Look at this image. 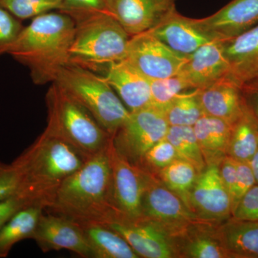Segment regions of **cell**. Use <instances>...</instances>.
<instances>
[{"label": "cell", "mask_w": 258, "mask_h": 258, "mask_svg": "<svg viewBox=\"0 0 258 258\" xmlns=\"http://www.w3.org/2000/svg\"><path fill=\"white\" fill-rule=\"evenodd\" d=\"M88 159L63 139L44 130L12 162L19 178L15 198L24 208L38 207L47 210L64 180L79 170Z\"/></svg>", "instance_id": "cell-1"}, {"label": "cell", "mask_w": 258, "mask_h": 258, "mask_svg": "<svg viewBox=\"0 0 258 258\" xmlns=\"http://www.w3.org/2000/svg\"><path fill=\"white\" fill-rule=\"evenodd\" d=\"M108 147L89 158L64 180L46 210L49 213L66 217L81 225L106 224L117 219Z\"/></svg>", "instance_id": "cell-2"}, {"label": "cell", "mask_w": 258, "mask_h": 258, "mask_svg": "<svg viewBox=\"0 0 258 258\" xmlns=\"http://www.w3.org/2000/svg\"><path fill=\"white\" fill-rule=\"evenodd\" d=\"M76 23L57 10L32 19L24 27L8 54L30 70L33 83H53L60 70L69 63V51Z\"/></svg>", "instance_id": "cell-3"}, {"label": "cell", "mask_w": 258, "mask_h": 258, "mask_svg": "<svg viewBox=\"0 0 258 258\" xmlns=\"http://www.w3.org/2000/svg\"><path fill=\"white\" fill-rule=\"evenodd\" d=\"M75 23L69 63L104 74L111 64L125 60L132 36L113 15H95Z\"/></svg>", "instance_id": "cell-4"}, {"label": "cell", "mask_w": 258, "mask_h": 258, "mask_svg": "<svg viewBox=\"0 0 258 258\" xmlns=\"http://www.w3.org/2000/svg\"><path fill=\"white\" fill-rule=\"evenodd\" d=\"M47 124L45 130L63 139L90 158L105 150L112 137L89 111L55 83L46 93Z\"/></svg>", "instance_id": "cell-5"}, {"label": "cell", "mask_w": 258, "mask_h": 258, "mask_svg": "<svg viewBox=\"0 0 258 258\" xmlns=\"http://www.w3.org/2000/svg\"><path fill=\"white\" fill-rule=\"evenodd\" d=\"M53 83L89 111L112 138L130 115L102 75L68 63L60 70Z\"/></svg>", "instance_id": "cell-6"}, {"label": "cell", "mask_w": 258, "mask_h": 258, "mask_svg": "<svg viewBox=\"0 0 258 258\" xmlns=\"http://www.w3.org/2000/svg\"><path fill=\"white\" fill-rule=\"evenodd\" d=\"M169 125L164 111L154 106L130 112L112 143L120 155L137 166L146 153L165 138Z\"/></svg>", "instance_id": "cell-7"}, {"label": "cell", "mask_w": 258, "mask_h": 258, "mask_svg": "<svg viewBox=\"0 0 258 258\" xmlns=\"http://www.w3.org/2000/svg\"><path fill=\"white\" fill-rule=\"evenodd\" d=\"M112 171V193L117 219L143 218L142 199L146 187L145 171L132 164L115 150L112 141L108 147Z\"/></svg>", "instance_id": "cell-8"}, {"label": "cell", "mask_w": 258, "mask_h": 258, "mask_svg": "<svg viewBox=\"0 0 258 258\" xmlns=\"http://www.w3.org/2000/svg\"><path fill=\"white\" fill-rule=\"evenodd\" d=\"M187 58L147 31L131 37L125 60L152 81L177 75Z\"/></svg>", "instance_id": "cell-9"}, {"label": "cell", "mask_w": 258, "mask_h": 258, "mask_svg": "<svg viewBox=\"0 0 258 258\" xmlns=\"http://www.w3.org/2000/svg\"><path fill=\"white\" fill-rule=\"evenodd\" d=\"M32 239L43 252L67 249L82 257L95 258L83 227L55 214H42Z\"/></svg>", "instance_id": "cell-10"}, {"label": "cell", "mask_w": 258, "mask_h": 258, "mask_svg": "<svg viewBox=\"0 0 258 258\" xmlns=\"http://www.w3.org/2000/svg\"><path fill=\"white\" fill-rule=\"evenodd\" d=\"M225 41L212 40L188 57L179 74L191 89H204L229 76L230 64L225 55Z\"/></svg>", "instance_id": "cell-11"}, {"label": "cell", "mask_w": 258, "mask_h": 258, "mask_svg": "<svg viewBox=\"0 0 258 258\" xmlns=\"http://www.w3.org/2000/svg\"><path fill=\"white\" fill-rule=\"evenodd\" d=\"M176 0H113L110 9L131 36L155 28L174 13Z\"/></svg>", "instance_id": "cell-12"}, {"label": "cell", "mask_w": 258, "mask_h": 258, "mask_svg": "<svg viewBox=\"0 0 258 258\" xmlns=\"http://www.w3.org/2000/svg\"><path fill=\"white\" fill-rule=\"evenodd\" d=\"M198 20L216 40H230L258 25V0H232L217 13Z\"/></svg>", "instance_id": "cell-13"}, {"label": "cell", "mask_w": 258, "mask_h": 258, "mask_svg": "<svg viewBox=\"0 0 258 258\" xmlns=\"http://www.w3.org/2000/svg\"><path fill=\"white\" fill-rule=\"evenodd\" d=\"M189 200L205 218L222 220L232 213V198L217 164H210L198 176L190 191Z\"/></svg>", "instance_id": "cell-14"}, {"label": "cell", "mask_w": 258, "mask_h": 258, "mask_svg": "<svg viewBox=\"0 0 258 258\" xmlns=\"http://www.w3.org/2000/svg\"><path fill=\"white\" fill-rule=\"evenodd\" d=\"M149 32L184 57H189L200 47L216 40L203 30L198 19L186 18L176 10Z\"/></svg>", "instance_id": "cell-15"}, {"label": "cell", "mask_w": 258, "mask_h": 258, "mask_svg": "<svg viewBox=\"0 0 258 258\" xmlns=\"http://www.w3.org/2000/svg\"><path fill=\"white\" fill-rule=\"evenodd\" d=\"M119 234L127 241L139 257H174L173 249L165 235L155 225L138 220H114L103 224Z\"/></svg>", "instance_id": "cell-16"}, {"label": "cell", "mask_w": 258, "mask_h": 258, "mask_svg": "<svg viewBox=\"0 0 258 258\" xmlns=\"http://www.w3.org/2000/svg\"><path fill=\"white\" fill-rule=\"evenodd\" d=\"M204 114L234 125L246 110L242 87L229 76L204 89L198 90Z\"/></svg>", "instance_id": "cell-17"}, {"label": "cell", "mask_w": 258, "mask_h": 258, "mask_svg": "<svg viewBox=\"0 0 258 258\" xmlns=\"http://www.w3.org/2000/svg\"><path fill=\"white\" fill-rule=\"evenodd\" d=\"M130 112L152 106L150 80L128 61L111 64L103 75Z\"/></svg>", "instance_id": "cell-18"}, {"label": "cell", "mask_w": 258, "mask_h": 258, "mask_svg": "<svg viewBox=\"0 0 258 258\" xmlns=\"http://www.w3.org/2000/svg\"><path fill=\"white\" fill-rule=\"evenodd\" d=\"M225 52L230 79L242 87L258 79V25L226 40Z\"/></svg>", "instance_id": "cell-19"}, {"label": "cell", "mask_w": 258, "mask_h": 258, "mask_svg": "<svg viewBox=\"0 0 258 258\" xmlns=\"http://www.w3.org/2000/svg\"><path fill=\"white\" fill-rule=\"evenodd\" d=\"M142 215L158 221H184L191 214L181 200L169 188L154 184L147 174L142 199Z\"/></svg>", "instance_id": "cell-20"}, {"label": "cell", "mask_w": 258, "mask_h": 258, "mask_svg": "<svg viewBox=\"0 0 258 258\" xmlns=\"http://www.w3.org/2000/svg\"><path fill=\"white\" fill-rule=\"evenodd\" d=\"M233 125L225 120L203 115L193 125L205 162L220 164L227 156Z\"/></svg>", "instance_id": "cell-21"}, {"label": "cell", "mask_w": 258, "mask_h": 258, "mask_svg": "<svg viewBox=\"0 0 258 258\" xmlns=\"http://www.w3.org/2000/svg\"><path fill=\"white\" fill-rule=\"evenodd\" d=\"M220 240L229 256L258 257V220L234 219L222 227Z\"/></svg>", "instance_id": "cell-22"}, {"label": "cell", "mask_w": 258, "mask_h": 258, "mask_svg": "<svg viewBox=\"0 0 258 258\" xmlns=\"http://www.w3.org/2000/svg\"><path fill=\"white\" fill-rule=\"evenodd\" d=\"M81 226L95 258L139 257L123 237L106 225L93 223Z\"/></svg>", "instance_id": "cell-23"}, {"label": "cell", "mask_w": 258, "mask_h": 258, "mask_svg": "<svg viewBox=\"0 0 258 258\" xmlns=\"http://www.w3.org/2000/svg\"><path fill=\"white\" fill-rule=\"evenodd\" d=\"M43 211L38 207L21 209L0 229V257H7L20 241L32 238Z\"/></svg>", "instance_id": "cell-24"}, {"label": "cell", "mask_w": 258, "mask_h": 258, "mask_svg": "<svg viewBox=\"0 0 258 258\" xmlns=\"http://www.w3.org/2000/svg\"><path fill=\"white\" fill-rule=\"evenodd\" d=\"M258 148V123L247 106L243 115L232 127L227 156L249 162Z\"/></svg>", "instance_id": "cell-25"}, {"label": "cell", "mask_w": 258, "mask_h": 258, "mask_svg": "<svg viewBox=\"0 0 258 258\" xmlns=\"http://www.w3.org/2000/svg\"><path fill=\"white\" fill-rule=\"evenodd\" d=\"M198 93V90L181 93L163 109L169 125L193 126L205 115Z\"/></svg>", "instance_id": "cell-26"}, {"label": "cell", "mask_w": 258, "mask_h": 258, "mask_svg": "<svg viewBox=\"0 0 258 258\" xmlns=\"http://www.w3.org/2000/svg\"><path fill=\"white\" fill-rule=\"evenodd\" d=\"M165 138L175 148L180 159L189 161L198 172L205 169L206 162L193 126L169 125Z\"/></svg>", "instance_id": "cell-27"}, {"label": "cell", "mask_w": 258, "mask_h": 258, "mask_svg": "<svg viewBox=\"0 0 258 258\" xmlns=\"http://www.w3.org/2000/svg\"><path fill=\"white\" fill-rule=\"evenodd\" d=\"M198 172L193 164L179 158L161 169L160 176L167 188L186 197L198 179Z\"/></svg>", "instance_id": "cell-28"}, {"label": "cell", "mask_w": 258, "mask_h": 258, "mask_svg": "<svg viewBox=\"0 0 258 258\" xmlns=\"http://www.w3.org/2000/svg\"><path fill=\"white\" fill-rule=\"evenodd\" d=\"M152 106L164 109L176 97L193 90L179 74L166 79L150 81Z\"/></svg>", "instance_id": "cell-29"}, {"label": "cell", "mask_w": 258, "mask_h": 258, "mask_svg": "<svg viewBox=\"0 0 258 258\" xmlns=\"http://www.w3.org/2000/svg\"><path fill=\"white\" fill-rule=\"evenodd\" d=\"M0 6L20 20L60 10L62 0H0Z\"/></svg>", "instance_id": "cell-30"}, {"label": "cell", "mask_w": 258, "mask_h": 258, "mask_svg": "<svg viewBox=\"0 0 258 258\" xmlns=\"http://www.w3.org/2000/svg\"><path fill=\"white\" fill-rule=\"evenodd\" d=\"M59 11L69 15L75 22L95 15L112 14L107 0H62Z\"/></svg>", "instance_id": "cell-31"}, {"label": "cell", "mask_w": 258, "mask_h": 258, "mask_svg": "<svg viewBox=\"0 0 258 258\" xmlns=\"http://www.w3.org/2000/svg\"><path fill=\"white\" fill-rule=\"evenodd\" d=\"M179 159L175 148L166 138L159 141L153 146L137 164L140 166L146 164L157 169H162L169 166L176 159Z\"/></svg>", "instance_id": "cell-32"}, {"label": "cell", "mask_w": 258, "mask_h": 258, "mask_svg": "<svg viewBox=\"0 0 258 258\" xmlns=\"http://www.w3.org/2000/svg\"><path fill=\"white\" fill-rule=\"evenodd\" d=\"M24 27L20 19L0 6V56L8 54Z\"/></svg>", "instance_id": "cell-33"}, {"label": "cell", "mask_w": 258, "mask_h": 258, "mask_svg": "<svg viewBox=\"0 0 258 258\" xmlns=\"http://www.w3.org/2000/svg\"><path fill=\"white\" fill-rule=\"evenodd\" d=\"M232 215L239 220H258V184H254L236 205Z\"/></svg>", "instance_id": "cell-34"}, {"label": "cell", "mask_w": 258, "mask_h": 258, "mask_svg": "<svg viewBox=\"0 0 258 258\" xmlns=\"http://www.w3.org/2000/svg\"><path fill=\"white\" fill-rule=\"evenodd\" d=\"M188 256L194 258H221L229 257L227 251L215 241L208 238H199L188 246Z\"/></svg>", "instance_id": "cell-35"}, {"label": "cell", "mask_w": 258, "mask_h": 258, "mask_svg": "<svg viewBox=\"0 0 258 258\" xmlns=\"http://www.w3.org/2000/svg\"><path fill=\"white\" fill-rule=\"evenodd\" d=\"M237 161V179L232 196V210L240 199L256 184L255 179L249 162Z\"/></svg>", "instance_id": "cell-36"}, {"label": "cell", "mask_w": 258, "mask_h": 258, "mask_svg": "<svg viewBox=\"0 0 258 258\" xmlns=\"http://www.w3.org/2000/svg\"><path fill=\"white\" fill-rule=\"evenodd\" d=\"M18 185V173L13 166L0 162V201L15 197Z\"/></svg>", "instance_id": "cell-37"}, {"label": "cell", "mask_w": 258, "mask_h": 258, "mask_svg": "<svg viewBox=\"0 0 258 258\" xmlns=\"http://www.w3.org/2000/svg\"><path fill=\"white\" fill-rule=\"evenodd\" d=\"M219 169L222 181L232 198L237 179V161L227 156L220 163Z\"/></svg>", "instance_id": "cell-38"}, {"label": "cell", "mask_w": 258, "mask_h": 258, "mask_svg": "<svg viewBox=\"0 0 258 258\" xmlns=\"http://www.w3.org/2000/svg\"><path fill=\"white\" fill-rule=\"evenodd\" d=\"M24 208L23 204L15 197L0 201V229L7 223L19 210Z\"/></svg>", "instance_id": "cell-39"}, {"label": "cell", "mask_w": 258, "mask_h": 258, "mask_svg": "<svg viewBox=\"0 0 258 258\" xmlns=\"http://www.w3.org/2000/svg\"><path fill=\"white\" fill-rule=\"evenodd\" d=\"M242 92L246 106L258 123V88L244 86Z\"/></svg>", "instance_id": "cell-40"}, {"label": "cell", "mask_w": 258, "mask_h": 258, "mask_svg": "<svg viewBox=\"0 0 258 258\" xmlns=\"http://www.w3.org/2000/svg\"><path fill=\"white\" fill-rule=\"evenodd\" d=\"M249 165L253 172L254 179H255L256 183L258 184V148L256 151L255 154H254L251 160L249 161Z\"/></svg>", "instance_id": "cell-41"}, {"label": "cell", "mask_w": 258, "mask_h": 258, "mask_svg": "<svg viewBox=\"0 0 258 258\" xmlns=\"http://www.w3.org/2000/svg\"><path fill=\"white\" fill-rule=\"evenodd\" d=\"M251 86V87L258 88V80H257V81H254L253 83H250V84L247 85V86Z\"/></svg>", "instance_id": "cell-42"}, {"label": "cell", "mask_w": 258, "mask_h": 258, "mask_svg": "<svg viewBox=\"0 0 258 258\" xmlns=\"http://www.w3.org/2000/svg\"><path fill=\"white\" fill-rule=\"evenodd\" d=\"M107 1H108V5H109V8H110V6H111L112 2H113V0H107ZM110 10H111V9H110Z\"/></svg>", "instance_id": "cell-43"}, {"label": "cell", "mask_w": 258, "mask_h": 258, "mask_svg": "<svg viewBox=\"0 0 258 258\" xmlns=\"http://www.w3.org/2000/svg\"><path fill=\"white\" fill-rule=\"evenodd\" d=\"M257 80H258V79ZM257 80H255V81H257ZM253 82H254V81H253ZM253 82H252V83H253ZM249 84H250V83H249Z\"/></svg>", "instance_id": "cell-44"}]
</instances>
